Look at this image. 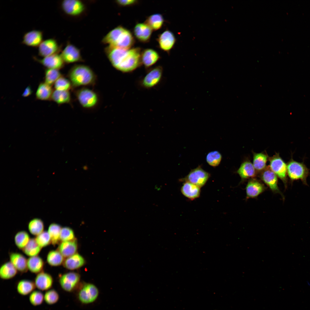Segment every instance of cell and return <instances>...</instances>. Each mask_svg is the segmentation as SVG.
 <instances>
[{"label": "cell", "instance_id": "cell-27", "mask_svg": "<svg viewBox=\"0 0 310 310\" xmlns=\"http://www.w3.org/2000/svg\"><path fill=\"white\" fill-rule=\"evenodd\" d=\"M51 100L59 105L69 104L71 100V94L68 91L55 90L53 91Z\"/></svg>", "mask_w": 310, "mask_h": 310}, {"label": "cell", "instance_id": "cell-29", "mask_svg": "<svg viewBox=\"0 0 310 310\" xmlns=\"http://www.w3.org/2000/svg\"><path fill=\"white\" fill-rule=\"evenodd\" d=\"M27 263L28 269L34 273L41 272L44 265L42 258L37 255L30 257L27 260Z\"/></svg>", "mask_w": 310, "mask_h": 310}, {"label": "cell", "instance_id": "cell-44", "mask_svg": "<svg viewBox=\"0 0 310 310\" xmlns=\"http://www.w3.org/2000/svg\"><path fill=\"white\" fill-rule=\"evenodd\" d=\"M35 239L37 243L42 248L51 243L50 236L48 232L46 231H44L37 236Z\"/></svg>", "mask_w": 310, "mask_h": 310}, {"label": "cell", "instance_id": "cell-12", "mask_svg": "<svg viewBox=\"0 0 310 310\" xmlns=\"http://www.w3.org/2000/svg\"><path fill=\"white\" fill-rule=\"evenodd\" d=\"M60 47L56 40L50 38L44 40L38 47V54L44 57L58 53Z\"/></svg>", "mask_w": 310, "mask_h": 310}, {"label": "cell", "instance_id": "cell-42", "mask_svg": "<svg viewBox=\"0 0 310 310\" xmlns=\"http://www.w3.org/2000/svg\"><path fill=\"white\" fill-rule=\"evenodd\" d=\"M59 296L58 292L54 289H49L44 295V300L49 305H52L56 303L59 301Z\"/></svg>", "mask_w": 310, "mask_h": 310}, {"label": "cell", "instance_id": "cell-25", "mask_svg": "<svg viewBox=\"0 0 310 310\" xmlns=\"http://www.w3.org/2000/svg\"><path fill=\"white\" fill-rule=\"evenodd\" d=\"M181 191L185 196L191 200L199 197L200 187L189 182H185L181 187Z\"/></svg>", "mask_w": 310, "mask_h": 310}, {"label": "cell", "instance_id": "cell-41", "mask_svg": "<svg viewBox=\"0 0 310 310\" xmlns=\"http://www.w3.org/2000/svg\"><path fill=\"white\" fill-rule=\"evenodd\" d=\"M222 155L217 151L211 152L207 155L206 160L208 164L211 166L215 167L220 164L222 159Z\"/></svg>", "mask_w": 310, "mask_h": 310}, {"label": "cell", "instance_id": "cell-15", "mask_svg": "<svg viewBox=\"0 0 310 310\" xmlns=\"http://www.w3.org/2000/svg\"><path fill=\"white\" fill-rule=\"evenodd\" d=\"M43 32L40 30H34L25 33L22 43L27 46L38 47L43 41Z\"/></svg>", "mask_w": 310, "mask_h": 310}, {"label": "cell", "instance_id": "cell-6", "mask_svg": "<svg viewBox=\"0 0 310 310\" xmlns=\"http://www.w3.org/2000/svg\"><path fill=\"white\" fill-rule=\"evenodd\" d=\"M210 176V174L208 173L199 166L191 170L187 175L180 180L190 182L201 187L204 185Z\"/></svg>", "mask_w": 310, "mask_h": 310}, {"label": "cell", "instance_id": "cell-10", "mask_svg": "<svg viewBox=\"0 0 310 310\" xmlns=\"http://www.w3.org/2000/svg\"><path fill=\"white\" fill-rule=\"evenodd\" d=\"M33 58L36 61L42 65L46 69H54L59 70L64 66V62L61 55L58 53L38 59L34 56Z\"/></svg>", "mask_w": 310, "mask_h": 310}, {"label": "cell", "instance_id": "cell-3", "mask_svg": "<svg viewBox=\"0 0 310 310\" xmlns=\"http://www.w3.org/2000/svg\"><path fill=\"white\" fill-rule=\"evenodd\" d=\"M102 41L109 46L128 49L133 45L135 40L129 30L119 26L109 32L104 37Z\"/></svg>", "mask_w": 310, "mask_h": 310}, {"label": "cell", "instance_id": "cell-16", "mask_svg": "<svg viewBox=\"0 0 310 310\" xmlns=\"http://www.w3.org/2000/svg\"><path fill=\"white\" fill-rule=\"evenodd\" d=\"M152 30L145 23H138L135 26L133 32L135 37L139 41L146 43L149 41Z\"/></svg>", "mask_w": 310, "mask_h": 310}, {"label": "cell", "instance_id": "cell-31", "mask_svg": "<svg viewBox=\"0 0 310 310\" xmlns=\"http://www.w3.org/2000/svg\"><path fill=\"white\" fill-rule=\"evenodd\" d=\"M36 286L34 282L30 280H23L20 281L17 284V290L21 295L25 296L30 294Z\"/></svg>", "mask_w": 310, "mask_h": 310}, {"label": "cell", "instance_id": "cell-17", "mask_svg": "<svg viewBox=\"0 0 310 310\" xmlns=\"http://www.w3.org/2000/svg\"><path fill=\"white\" fill-rule=\"evenodd\" d=\"M157 41L160 48L164 51L168 52L174 46L176 39L171 32L166 30L159 35Z\"/></svg>", "mask_w": 310, "mask_h": 310}, {"label": "cell", "instance_id": "cell-37", "mask_svg": "<svg viewBox=\"0 0 310 310\" xmlns=\"http://www.w3.org/2000/svg\"><path fill=\"white\" fill-rule=\"evenodd\" d=\"M61 228L60 225L55 223L51 224L49 227L48 232L51 238V243L54 245L57 244L60 240Z\"/></svg>", "mask_w": 310, "mask_h": 310}, {"label": "cell", "instance_id": "cell-20", "mask_svg": "<svg viewBox=\"0 0 310 310\" xmlns=\"http://www.w3.org/2000/svg\"><path fill=\"white\" fill-rule=\"evenodd\" d=\"M262 179L273 191L279 192L276 175L269 168H266L261 175Z\"/></svg>", "mask_w": 310, "mask_h": 310}, {"label": "cell", "instance_id": "cell-14", "mask_svg": "<svg viewBox=\"0 0 310 310\" xmlns=\"http://www.w3.org/2000/svg\"><path fill=\"white\" fill-rule=\"evenodd\" d=\"M65 63H70L82 61L79 50L71 44H68L61 54Z\"/></svg>", "mask_w": 310, "mask_h": 310}, {"label": "cell", "instance_id": "cell-1", "mask_svg": "<svg viewBox=\"0 0 310 310\" xmlns=\"http://www.w3.org/2000/svg\"><path fill=\"white\" fill-rule=\"evenodd\" d=\"M105 51L113 66L123 73L132 72L142 64L139 48L126 49L108 46Z\"/></svg>", "mask_w": 310, "mask_h": 310}, {"label": "cell", "instance_id": "cell-40", "mask_svg": "<svg viewBox=\"0 0 310 310\" xmlns=\"http://www.w3.org/2000/svg\"><path fill=\"white\" fill-rule=\"evenodd\" d=\"M55 90L69 91L72 88L71 83L68 79L62 76L59 78L54 84Z\"/></svg>", "mask_w": 310, "mask_h": 310}, {"label": "cell", "instance_id": "cell-21", "mask_svg": "<svg viewBox=\"0 0 310 310\" xmlns=\"http://www.w3.org/2000/svg\"><path fill=\"white\" fill-rule=\"evenodd\" d=\"M78 245L75 240L62 242L59 244L58 251L64 257H68L76 253Z\"/></svg>", "mask_w": 310, "mask_h": 310}, {"label": "cell", "instance_id": "cell-46", "mask_svg": "<svg viewBox=\"0 0 310 310\" xmlns=\"http://www.w3.org/2000/svg\"><path fill=\"white\" fill-rule=\"evenodd\" d=\"M117 4L122 6H128L133 5L137 3V1L135 0H119L116 1Z\"/></svg>", "mask_w": 310, "mask_h": 310}, {"label": "cell", "instance_id": "cell-30", "mask_svg": "<svg viewBox=\"0 0 310 310\" xmlns=\"http://www.w3.org/2000/svg\"><path fill=\"white\" fill-rule=\"evenodd\" d=\"M17 270L10 261L6 262L0 268V277L4 280L11 278L16 275Z\"/></svg>", "mask_w": 310, "mask_h": 310}, {"label": "cell", "instance_id": "cell-36", "mask_svg": "<svg viewBox=\"0 0 310 310\" xmlns=\"http://www.w3.org/2000/svg\"><path fill=\"white\" fill-rule=\"evenodd\" d=\"M62 75L59 70L46 69L44 72V82L52 86Z\"/></svg>", "mask_w": 310, "mask_h": 310}, {"label": "cell", "instance_id": "cell-7", "mask_svg": "<svg viewBox=\"0 0 310 310\" xmlns=\"http://www.w3.org/2000/svg\"><path fill=\"white\" fill-rule=\"evenodd\" d=\"M163 72V68L160 66L150 69L141 81V86L146 89H150L155 87L160 82Z\"/></svg>", "mask_w": 310, "mask_h": 310}, {"label": "cell", "instance_id": "cell-18", "mask_svg": "<svg viewBox=\"0 0 310 310\" xmlns=\"http://www.w3.org/2000/svg\"><path fill=\"white\" fill-rule=\"evenodd\" d=\"M53 280L52 276L44 272L38 273L35 279L36 287L42 291L47 290L52 287Z\"/></svg>", "mask_w": 310, "mask_h": 310}, {"label": "cell", "instance_id": "cell-47", "mask_svg": "<svg viewBox=\"0 0 310 310\" xmlns=\"http://www.w3.org/2000/svg\"><path fill=\"white\" fill-rule=\"evenodd\" d=\"M32 92V90L30 86H28L25 89L22 96L23 97H26L30 96Z\"/></svg>", "mask_w": 310, "mask_h": 310}, {"label": "cell", "instance_id": "cell-35", "mask_svg": "<svg viewBox=\"0 0 310 310\" xmlns=\"http://www.w3.org/2000/svg\"><path fill=\"white\" fill-rule=\"evenodd\" d=\"M64 257L58 250H51L48 253L47 261L50 266H57L60 265L64 261Z\"/></svg>", "mask_w": 310, "mask_h": 310}, {"label": "cell", "instance_id": "cell-26", "mask_svg": "<svg viewBox=\"0 0 310 310\" xmlns=\"http://www.w3.org/2000/svg\"><path fill=\"white\" fill-rule=\"evenodd\" d=\"M237 173L243 179L253 177L256 175L253 164L248 161H245L241 164Z\"/></svg>", "mask_w": 310, "mask_h": 310}, {"label": "cell", "instance_id": "cell-4", "mask_svg": "<svg viewBox=\"0 0 310 310\" xmlns=\"http://www.w3.org/2000/svg\"><path fill=\"white\" fill-rule=\"evenodd\" d=\"M75 94L80 105L85 109L94 108L99 103L98 94L94 91L88 88L84 87L80 88L75 91Z\"/></svg>", "mask_w": 310, "mask_h": 310}, {"label": "cell", "instance_id": "cell-11", "mask_svg": "<svg viewBox=\"0 0 310 310\" xmlns=\"http://www.w3.org/2000/svg\"><path fill=\"white\" fill-rule=\"evenodd\" d=\"M270 168L284 182L286 180L287 166L278 154H275L270 160Z\"/></svg>", "mask_w": 310, "mask_h": 310}, {"label": "cell", "instance_id": "cell-5", "mask_svg": "<svg viewBox=\"0 0 310 310\" xmlns=\"http://www.w3.org/2000/svg\"><path fill=\"white\" fill-rule=\"evenodd\" d=\"M99 294L98 289L95 285L90 283H86L79 290L78 297L81 303L87 304L94 302Z\"/></svg>", "mask_w": 310, "mask_h": 310}, {"label": "cell", "instance_id": "cell-9", "mask_svg": "<svg viewBox=\"0 0 310 310\" xmlns=\"http://www.w3.org/2000/svg\"><path fill=\"white\" fill-rule=\"evenodd\" d=\"M80 276L78 273L70 272L62 275L59 278V282L61 288L68 292L73 291L78 284Z\"/></svg>", "mask_w": 310, "mask_h": 310}, {"label": "cell", "instance_id": "cell-2", "mask_svg": "<svg viewBox=\"0 0 310 310\" xmlns=\"http://www.w3.org/2000/svg\"><path fill=\"white\" fill-rule=\"evenodd\" d=\"M67 76L73 88L94 86L97 79L96 74L90 67L81 64L73 66Z\"/></svg>", "mask_w": 310, "mask_h": 310}, {"label": "cell", "instance_id": "cell-43", "mask_svg": "<svg viewBox=\"0 0 310 310\" xmlns=\"http://www.w3.org/2000/svg\"><path fill=\"white\" fill-rule=\"evenodd\" d=\"M29 300L30 303L34 306L40 305L44 300V295L40 291L34 290L30 294Z\"/></svg>", "mask_w": 310, "mask_h": 310}, {"label": "cell", "instance_id": "cell-19", "mask_svg": "<svg viewBox=\"0 0 310 310\" xmlns=\"http://www.w3.org/2000/svg\"><path fill=\"white\" fill-rule=\"evenodd\" d=\"M160 58L158 53L152 49H146L141 53L142 64L147 68H149L156 63Z\"/></svg>", "mask_w": 310, "mask_h": 310}, {"label": "cell", "instance_id": "cell-13", "mask_svg": "<svg viewBox=\"0 0 310 310\" xmlns=\"http://www.w3.org/2000/svg\"><path fill=\"white\" fill-rule=\"evenodd\" d=\"M61 7L65 13L73 16L80 15L85 9L83 3L77 0H64L61 3Z\"/></svg>", "mask_w": 310, "mask_h": 310}, {"label": "cell", "instance_id": "cell-23", "mask_svg": "<svg viewBox=\"0 0 310 310\" xmlns=\"http://www.w3.org/2000/svg\"><path fill=\"white\" fill-rule=\"evenodd\" d=\"M9 257L10 261L18 270L22 273L27 271V260L22 255L19 253H12L10 255Z\"/></svg>", "mask_w": 310, "mask_h": 310}, {"label": "cell", "instance_id": "cell-24", "mask_svg": "<svg viewBox=\"0 0 310 310\" xmlns=\"http://www.w3.org/2000/svg\"><path fill=\"white\" fill-rule=\"evenodd\" d=\"M53 90L51 86L44 82L40 83L36 89L35 96L39 100L47 101L51 100Z\"/></svg>", "mask_w": 310, "mask_h": 310}, {"label": "cell", "instance_id": "cell-45", "mask_svg": "<svg viewBox=\"0 0 310 310\" xmlns=\"http://www.w3.org/2000/svg\"><path fill=\"white\" fill-rule=\"evenodd\" d=\"M75 235L73 230L69 227H64L61 229L60 240L62 241H69L74 240Z\"/></svg>", "mask_w": 310, "mask_h": 310}, {"label": "cell", "instance_id": "cell-32", "mask_svg": "<svg viewBox=\"0 0 310 310\" xmlns=\"http://www.w3.org/2000/svg\"><path fill=\"white\" fill-rule=\"evenodd\" d=\"M164 19L162 15L159 13L153 14L148 17L145 23L153 30H156L160 28L163 25Z\"/></svg>", "mask_w": 310, "mask_h": 310}, {"label": "cell", "instance_id": "cell-8", "mask_svg": "<svg viewBox=\"0 0 310 310\" xmlns=\"http://www.w3.org/2000/svg\"><path fill=\"white\" fill-rule=\"evenodd\" d=\"M287 171L289 177L291 179H300L304 182H306L308 171L303 164L291 160L287 165Z\"/></svg>", "mask_w": 310, "mask_h": 310}, {"label": "cell", "instance_id": "cell-38", "mask_svg": "<svg viewBox=\"0 0 310 310\" xmlns=\"http://www.w3.org/2000/svg\"><path fill=\"white\" fill-rule=\"evenodd\" d=\"M28 228L31 234L37 236L43 231V223L42 221L39 219H34L29 222Z\"/></svg>", "mask_w": 310, "mask_h": 310}, {"label": "cell", "instance_id": "cell-39", "mask_svg": "<svg viewBox=\"0 0 310 310\" xmlns=\"http://www.w3.org/2000/svg\"><path fill=\"white\" fill-rule=\"evenodd\" d=\"M30 239L28 233L24 231L17 232L14 237V241L19 249H23L26 246Z\"/></svg>", "mask_w": 310, "mask_h": 310}, {"label": "cell", "instance_id": "cell-28", "mask_svg": "<svg viewBox=\"0 0 310 310\" xmlns=\"http://www.w3.org/2000/svg\"><path fill=\"white\" fill-rule=\"evenodd\" d=\"M263 185L259 182L254 180L250 181L246 187L247 196L249 197L257 196L264 191Z\"/></svg>", "mask_w": 310, "mask_h": 310}, {"label": "cell", "instance_id": "cell-22", "mask_svg": "<svg viewBox=\"0 0 310 310\" xmlns=\"http://www.w3.org/2000/svg\"><path fill=\"white\" fill-rule=\"evenodd\" d=\"M84 257L80 254H75L67 257L64 261L63 265L66 268L69 270H74L80 268L85 263Z\"/></svg>", "mask_w": 310, "mask_h": 310}, {"label": "cell", "instance_id": "cell-33", "mask_svg": "<svg viewBox=\"0 0 310 310\" xmlns=\"http://www.w3.org/2000/svg\"><path fill=\"white\" fill-rule=\"evenodd\" d=\"M37 243L35 239H30L26 246L22 249L27 255L30 257L37 255L40 253L41 248Z\"/></svg>", "mask_w": 310, "mask_h": 310}, {"label": "cell", "instance_id": "cell-34", "mask_svg": "<svg viewBox=\"0 0 310 310\" xmlns=\"http://www.w3.org/2000/svg\"><path fill=\"white\" fill-rule=\"evenodd\" d=\"M268 158V156L264 153H255L253 155V165L255 170L261 171L264 169Z\"/></svg>", "mask_w": 310, "mask_h": 310}]
</instances>
